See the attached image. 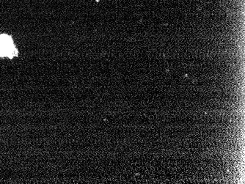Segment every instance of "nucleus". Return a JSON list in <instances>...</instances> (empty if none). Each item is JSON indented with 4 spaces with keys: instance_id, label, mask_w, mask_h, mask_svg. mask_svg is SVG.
<instances>
[{
    "instance_id": "1",
    "label": "nucleus",
    "mask_w": 245,
    "mask_h": 184,
    "mask_svg": "<svg viewBox=\"0 0 245 184\" xmlns=\"http://www.w3.org/2000/svg\"><path fill=\"white\" fill-rule=\"evenodd\" d=\"M16 56H18V51L11 37L5 34L0 35V57H7L12 59Z\"/></svg>"
}]
</instances>
